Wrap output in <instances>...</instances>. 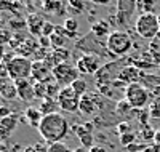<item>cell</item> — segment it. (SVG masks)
Listing matches in <instances>:
<instances>
[{"instance_id":"1","label":"cell","mask_w":160,"mask_h":152,"mask_svg":"<svg viewBox=\"0 0 160 152\" xmlns=\"http://www.w3.org/2000/svg\"><path fill=\"white\" fill-rule=\"evenodd\" d=\"M69 130H71V127H69L68 119L61 115L59 112L45 115L38 127V133L42 136V139L48 144L62 143V139L68 136Z\"/></svg>"},{"instance_id":"2","label":"cell","mask_w":160,"mask_h":152,"mask_svg":"<svg viewBox=\"0 0 160 152\" xmlns=\"http://www.w3.org/2000/svg\"><path fill=\"white\" fill-rule=\"evenodd\" d=\"M106 48L112 56H125L133 48V42L125 31H112L106 38Z\"/></svg>"},{"instance_id":"3","label":"cell","mask_w":160,"mask_h":152,"mask_svg":"<svg viewBox=\"0 0 160 152\" xmlns=\"http://www.w3.org/2000/svg\"><path fill=\"white\" fill-rule=\"evenodd\" d=\"M135 31L141 38H148L149 42L154 40L160 34L158 16L154 15V13H149V15H139L135 21Z\"/></svg>"},{"instance_id":"4","label":"cell","mask_w":160,"mask_h":152,"mask_svg":"<svg viewBox=\"0 0 160 152\" xmlns=\"http://www.w3.org/2000/svg\"><path fill=\"white\" fill-rule=\"evenodd\" d=\"M125 99L135 110H142L149 104V91L142 84H133L125 88Z\"/></svg>"},{"instance_id":"5","label":"cell","mask_w":160,"mask_h":152,"mask_svg":"<svg viewBox=\"0 0 160 152\" xmlns=\"http://www.w3.org/2000/svg\"><path fill=\"white\" fill-rule=\"evenodd\" d=\"M32 64L34 61H31L29 58H22V56H18L16 54V58L13 59L7 69H8V77L10 80H29V77L32 75Z\"/></svg>"},{"instance_id":"6","label":"cell","mask_w":160,"mask_h":152,"mask_svg":"<svg viewBox=\"0 0 160 152\" xmlns=\"http://www.w3.org/2000/svg\"><path fill=\"white\" fill-rule=\"evenodd\" d=\"M53 79L61 88H66V87H71L77 79H80V72L77 71L74 64L64 63L53 69Z\"/></svg>"},{"instance_id":"7","label":"cell","mask_w":160,"mask_h":152,"mask_svg":"<svg viewBox=\"0 0 160 152\" xmlns=\"http://www.w3.org/2000/svg\"><path fill=\"white\" fill-rule=\"evenodd\" d=\"M80 98L82 96L77 94L71 87H66V88H61L56 101H58L59 109L64 110V112H75V110H78V106H80Z\"/></svg>"},{"instance_id":"8","label":"cell","mask_w":160,"mask_h":152,"mask_svg":"<svg viewBox=\"0 0 160 152\" xmlns=\"http://www.w3.org/2000/svg\"><path fill=\"white\" fill-rule=\"evenodd\" d=\"M75 67H77V71L82 75H96V72L102 66H101L99 56H96V54H90V53H83L82 56L77 58Z\"/></svg>"},{"instance_id":"9","label":"cell","mask_w":160,"mask_h":152,"mask_svg":"<svg viewBox=\"0 0 160 152\" xmlns=\"http://www.w3.org/2000/svg\"><path fill=\"white\" fill-rule=\"evenodd\" d=\"M93 128H95V123H82V125L75 123V125L71 127L74 134L80 139V143H82V147H85L88 150L95 146V143H93L95 141L93 139Z\"/></svg>"},{"instance_id":"10","label":"cell","mask_w":160,"mask_h":152,"mask_svg":"<svg viewBox=\"0 0 160 152\" xmlns=\"http://www.w3.org/2000/svg\"><path fill=\"white\" fill-rule=\"evenodd\" d=\"M31 79H34V82H42L45 85L55 82V79H53V69L45 61H34Z\"/></svg>"},{"instance_id":"11","label":"cell","mask_w":160,"mask_h":152,"mask_svg":"<svg viewBox=\"0 0 160 152\" xmlns=\"http://www.w3.org/2000/svg\"><path fill=\"white\" fill-rule=\"evenodd\" d=\"M141 74L142 72L139 71V69H136L135 66H131V64H127V66H123L118 71L117 80L122 82L125 87L133 85V84H141Z\"/></svg>"},{"instance_id":"12","label":"cell","mask_w":160,"mask_h":152,"mask_svg":"<svg viewBox=\"0 0 160 152\" xmlns=\"http://www.w3.org/2000/svg\"><path fill=\"white\" fill-rule=\"evenodd\" d=\"M99 103H98V96L95 93H85L82 94V98H80V106H78V110L82 112L85 117H91L98 112L99 109Z\"/></svg>"},{"instance_id":"13","label":"cell","mask_w":160,"mask_h":152,"mask_svg":"<svg viewBox=\"0 0 160 152\" xmlns=\"http://www.w3.org/2000/svg\"><path fill=\"white\" fill-rule=\"evenodd\" d=\"M135 10H136V2L118 0L117 2V23H118V26H127L131 13Z\"/></svg>"},{"instance_id":"14","label":"cell","mask_w":160,"mask_h":152,"mask_svg":"<svg viewBox=\"0 0 160 152\" xmlns=\"http://www.w3.org/2000/svg\"><path fill=\"white\" fill-rule=\"evenodd\" d=\"M69 58H71V51H69V50L58 48V50H51V51H50V54L47 56L45 63H47L51 69H55V67L59 66V64L69 63Z\"/></svg>"},{"instance_id":"15","label":"cell","mask_w":160,"mask_h":152,"mask_svg":"<svg viewBox=\"0 0 160 152\" xmlns=\"http://www.w3.org/2000/svg\"><path fill=\"white\" fill-rule=\"evenodd\" d=\"M13 84H15V87L18 90V98L21 101H31V99L35 98V94H34V85L31 84V80L22 79V80H15Z\"/></svg>"},{"instance_id":"16","label":"cell","mask_w":160,"mask_h":152,"mask_svg":"<svg viewBox=\"0 0 160 152\" xmlns=\"http://www.w3.org/2000/svg\"><path fill=\"white\" fill-rule=\"evenodd\" d=\"M45 24V19L40 13H31L28 16V31L31 37H42V27Z\"/></svg>"},{"instance_id":"17","label":"cell","mask_w":160,"mask_h":152,"mask_svg":"<svg viewBox=\"0 0 160 152\" xmlns=\"http://www.w3.org/2000/svg\"><path fill=\"white\" fill-rule=\"evenodd\" d=\"M18 125V114H10L5 119H0V138H7L15 131Z\"/></svg>"},{"instance_id":"18","label":"cell","mask_w":160,"mask_h":152,"mask_svg":"<svg viewBox=\"0 0 160 152\" xmlns=\"http://www.w3.org/2000/svg\"><path fill=\"white\" fill-rule=\"evenodd\" d=\"M43 117L45 115L40 112L38 107L29 106L28 109L24 110V119H26V122H28V125H31L32 128H37L38 130V127H40V123H42Z\"/></svg>"},{"instance_id":"19","label":"cell","mask_w":160,"mask_h":152,"mask_svg":"<svg viewBox=\"0 0 160 152\" xmlns=\"http://www.w3.org/2000/svg\"><path fill=\"white\" fill-rule=\"evenodd\" d=\"M111 23L108 19H99L91 24V34L98 38H108L111 35Z\"/></svg>"},{"instance_id":"20","label":"cell","mask_w":160,"mask_h":152,"mask_svg":"<svg viewBox=\"0 0 160 152\" xmlns=\"http://www.w3.org/2000/svg\"><path fill=\"white\" fill-rule=\"evenodd\" d=\"M40 48V45H38V42L34 38V37H31V38H28L26 42L16 50V54L18 56H22V58H29L31 54L34 56L35 54V51Z\"/></svg>"},{"instance_id":"21","label":"cell","mask_w":160,"mask_h":152,"mask_svg":"<svg viewBox=\"0 0 160 152\" xmlns=\"http://www.w3.org/2000/svg\"><path fill=\"white\" fill-rule=\"evenodd\" d=\"M62 8L64 3L62 2H56V0H47V2L42 3V10L48 15H62Z\"/></svg>"},{"instance_id":"22","label":"cell","mask_w":160,"mask_h":152,"mask_svg":"<svg viewBox=\"0 0 160 152\" xmlns=\"http://www.w3.org/2000/svg\"><path fill=\"white\" fill-rule=\"evenodd\" d=\"M58 107H59L58 106V101L56 99H51V98H43L42 103H40V106H38L40 112H42L43 115H50V114L58 112V110H56Z\"/></svg>"},{"instance_id":"23","label":"cell","mask_w":160,"mask_h":152,"mask_svg":"<svg viewBox=\"0 0 160 152\" xmlns=\"http://www.w3.org/2000/svg\"><path fill=\"white\" fill-rule=\"evenodd\" d=\"M62 27L66 31V38H75L78 31V23L75 18H66L62 23Z\"/></svg>"},{"instance_id":"24","label":"cell","mask_w":160,"mask_h":152,"mask_svg":"<svg viewBox=\"0 0 160 152\" xmlns=\"http://www.w3.org/2000/svg\"><path fill=\"white\" fill-rule=\"evenodd\" d=\"M28 27V19H24L21 16H13L11 19H8V29L15 31V32H22V29Z\"/></svg>"},{"instance_id":"25","label":"cell","mask_w":160,"mask_h":152,"mask_svg":"<svg viewBox=\"0 0 160 152\" xmlns=\"http://www.w3.org/2000/svg\"><path fill=\"white\" fill-rule=\"evenodd\" d=\"M26 40H28V37H26V34H22V32H13V35H11V40H10V43H8V47H10V50L11 51H16Z\"/></svg>"},{"instance_id":"26","label":"cell","mask_w":160,"mask_h":152,"mask_svg":"<svg viewBox=\"0 0 160 152\" xmlns=\"http://www.w3.org/2000/svg\"><path fill=\"white\" fill-rule=\"evenodd\" d=\"M154 8H155V2H152V0H139V2H136V10L141 15L154 13Z\"/></svg>"},{"instance_id":"27","label":"cell","mask_w":160,"mask_h":152,"mask_svg":"<svg viewBox=\"0 0 160 152\" xmlns=\"http://www.w3.org/2000/svg\"><path fill=\"white\" fill-rule=\"evenodd\" d=\"M16 96H18V90H16V87H15L13 82H10V84L5 87V90L0 93V98L5 99V101H13Z\"/></svg>"},{"instance_id":"28","label":"cell","mask_w":160,"mask_h":152,"mask_svg":"<svg viewBox=\"0 0 160 152\" xmlns=\"http://www.w3.org/2000/svg\"><path fill=\"white\" fill-rule=\"evenodd\" d=\"M133 109L130 104H128V101L123 98V99H118L117 101V104H115V114H120V115H130L131 112H133Z\"/></svg>"},{"instance_id":"29","label":"cell","mask_w":160,"mask_h":152,"mask_svg":"<svg viewBox=\"0 0 160 152\" xmlns=\"http://www.w3.org/2000/svg\"><path fill=\"white\" fill-rule=\"evenodd\" d=\"M85 8H87V5L83 2H78V0H69V3H68V10L72 13V15H75V16L83 15Z\"/></svg>"},{"instance_id":"30","label":"cell","mask_w":160,"mask_h":152,"mask_svg":"<svg viewBox=\"0 0 160 152\" xmlns=\"http://www.w3.org/2000/svg\"><path fill=\"white\" fill-rule=\"evenodd\" d=\"M149 114L154 119H160V96H154L152 103H149Z\"/></svg>"},{"instance_id":"31","label":"cell","mask_w":160,"mask_h":152,"mask_svg":"<svg viewBox=\"0 0 160 152\" xmlns=\"http://www.w3.org/2000/svg\"><path fill=\"white\" fill-rule=\"evenodd\" d=\"M34 94L37 99H43L47 98V85L42 84V82H34Z\"/></svg>"},{"instance_id":"32","label":"cell","mask_w":160,"mask_h":152,"mask_svg":"<svg viewBox=\"0 0 160 152\" xmlns=\"http://www.w3.org/2000/svg\"><path fill=\"white\" fill-rule=\"evenodd\" d=\"M50 42H51V48L53 50H58V48H64L66 45V37L59 35V34H53L50 37Z\"/></svg>"},{"instance_id":"33","label":"cell","mask_w":160,"mask_h":152,"mask_svg":"<svg viewBox=\"0 0 160 152\" xmlns=\"http://www.w3.org/2000/svg\"><path fill=\"white\" fill-rule=\"evenodd\" d=\"M71 88H72V90H74L77 94H80V96L85 94V93H88V91H87V82H85L82 77L77 79V80L74 82V84L71 85Z\"/></svg>"},{"instance_id":"34","label":"cell","mask_w":160,"mask_h":152,"mask_svg":"<svg viewBox=\"0 0 160 152\" xmlns=\"http://www.w3.org/2000/svg\"><path fill=\"white\" fill-rule=\"evenodd\" d=\"M155 131L151 125H144L142 130H141V138H142V141H154V138H155Z\"/></svg>"},{"instance_id":"35","label":"cell","mask_w":160,"mask_h":152,"mask_svg":"<svg viewBox=\"0 0 160 152\" xmlns=\"http://www.w3.org/2000/svg\"><path fill=\"white\" fill-rule=\"evenodd\" d=\"M11 31L10 29H5V27H0V45L5 47L10 43V40H11Z\"/></svg>"},{"instance_id":"36","label":"cell","mask_w":160,"mask_h":152,"mask_svg":"<svg viewBox=\"0 0 160 152\" xmlns=\"http://www.w3.org/2000/svg\"><path fill=\"white\" fill-rule=\"evenodd\" d=\"M135 143H136V134H135V133H128V134L120 136V144L125 146V147L135 144Z\"/></svg>"},{"instance_id":"37","label":"cell","mask_w":160,"mask_h":152,"mask_svg":"<svg viewBox=\"0 0 160 152\" xmlns=\"http://www.w3.org/2000/svg\"><path fill=\"white\" fill-rule=\"evenodd\" d=\"M48 152H72L64 143H55V144H48Z\"/></svg>"},{"instance_id":"38","label":"cell","mask_w":160,"mask_h":152,"mask_svg":"<svg viewBox=\"0 0 160 152\" xmlns=\"http://www.w3.org/2000/svg\"><path fill=\"white\" fill-rule=\"evenodd\" d=\"M55 27H56V24H53L50 21H45V24L42 27V35L43 37H51L53 34H55Z\"/></svg>"},{"instance_id":"39","label":"cell","mask_w":160,"mask_h":152,"mask_svg":"<svg viewBox=\"0 0 160 152\" xmlns=\"http://www.w3.org/2000/svg\"><path fill=\"white\" fill-rule=\"evenodd\" d=\"M24 152H48V147L43 143H37V144L28 146V147L24 149Z\"/></svg>"},{"instance_id":"40","label":"cell","mask_w":160,"mask_h":152,"mask_svg":"<svg viewBox=\"0 0 160 152\" xmlns=\"http://www.w3.org/2000/svg\"><path fill=\"white\" fill-rule=\"evenodd\" d=\"M117 131H118V136H123V134H128V133H133L131 127L128 122H120L117 125Z\"/></svg>"},{"instance_id":"41","label":"cell","mask_w":160,"mask_h":152,"mask_svg":"<svg viewBox=\"0 0 160 152\" xmlns=\"http://www.w3.org/2000/svg\"><path fill=\"white\" fill-rule=\"evenodd\" d=\"M148 48L160 54V34H158V35H157V37H155L154 40H151V42H149V47H148Z\"/></svg>"},{"instance_id":"42","label":"cell","mask_w":160,"mask_h":152,"mask_svg":"<svg viewBox=\"0 0 160 152\" xmlns=\"http://www.w3.org/2000/svg\"><path fill=\"white\" fill-rule=\"evenodd\" d=\"M138 115H139L138 119H139V122L142 123V127L148 125V120H149V117H151L149 110H144V109H142V110H138Z\"/></svg>"},{"instance_id":"43","label":"cell","mask_w":160,"mask_h":152,"mask_svg":"<svg viewBox=\"0 0 160 152\" xmlns=\"http://www.w3.org/2000/svg\"><path fill=\"white\" fill-rule=\"evenodd\" d=\"M37 42H38V45L42 47V48H47V50H50L51 48V42H50V37H38L37 38Z\"/></svg>"},{"instance_id":"44","label":"cell","mask_w":160,"mask_h":152,"mask_svg":"<svg viewBox=\"0 0 160 152\" xmlns=\"http://www.w3.org/2000/svg\"><path fill=\"white\" fill-rule=\"evenodd\" d=\"M0 77H2V79H10L8 77V69L3 64H0Z\"/></svg>"},{"instance_id":"45","label":"cell","mask_w":160,"mask_h":152,"mask_svg":"<svg viewBox=\"0 0 160 152\" xmlns=\"http://www.w3.org/2000/svg\"><path fill=\"white\" fill-rule=\"evenodd\" d=\"M10 82H13V80H10V79H2V77H0V93L5 90V87L10 84Z\"/></svg>"},{"instance_id":"46","label":"cell","mask_w":160,"mask_h":152,"mask_svg":"<svg viewBox=\"0 0 160 152\" xmlns=\"http://www.w3.org/2000/svg\"><path fill=\"white\" fill-rule=\"evenodd\" d=\"M90 152H108V150H106V147H102V146H93L91 149H90Z\"/></svg>"},{"instance_id":"47","label":"cell","mask_w":160,"mask_h":152,"mask_svg":"<svg viewBox=\"0 0 160 152\" xmlns=\"http://www.w3.org/2000/svg\"><path fill=\"white\" fill-rule=\"evenodd\" d=\"M5 54H7V50H5V47H2V45H0V64H2V61H3V58H5Z\"/></svg>"},{"instance_id":"48","label":"cell","mask_w":160,"mask_h":152,"mask_svg":"<svg viewBox=\"0 0 160 152\" xmlns=\"http://www.w3.org/2000/svg\"><path fill=\"white\" fill-rule=\"evenodd\" d=\"M154 143H155V146H158V147H160V130H157V131H155V138H154Z\"/></svg>"},{"instance_id":"49","label":"cell","mask_w":160,"mask_h":152,"mask_svg":"<svg viewBox=\"0 0 160 152\" xmlns=\"http://www.w3.org/2000/svg\"><path fill=\"white\" fill-rule=\"evenodd\" d=\"M72 152H90L88 149H85V147H82V146H80V147H77V149H74Z\"/></svg>"},{"instance_id":"50","label":"cell","mask_w":160,"mask_h":152,"mask_svg":"<svg viewBox=\"0 0 160 152\" xmlns=\"http://www.w3.org/2000/svg\"><path fill=\"white\" fill-rule=\"evenodd\" d=\"M2 13H3V11L0 10V16H2ZM0 27H2V19H0Z\"/></svg>"},{"instance_id":"51","label":"cell","mask_w":160,"mask_h":152,"mask_svg":"<svg viewBox=\"0 0 160 152\" xmlns=\"http://www.w3.org/2000/svg\"><path fill=\"white\" fill-rule=\"evenodd\" d=\"M16 152H24V150H16Z\"/></svg>"},{"instance_id":"52","label":"cell","mask_w":160,"mask_h":152,"mask_svg":"<svg viewBox=\"0 0 160 152\" xmlns=\"http://www.w3.org/2000/svg\"><path fill=\"white\" fill-rule=\"evenodd\" d=\"M158 24H160V16H158Z\"/></svg>"},{"instance_id":"53","label":"cell","mask_w":160,"mask_h":152,"mask_svg":"<svg viewBox=\"0 0 160 152\" xmlns=\"http://www.w3.org/2000/svg\"><path fill=\"white\" fill-rule=\"evenodd\" d=\"M158 67H160V66H158Z\"/></svg>"}]
</instances>
